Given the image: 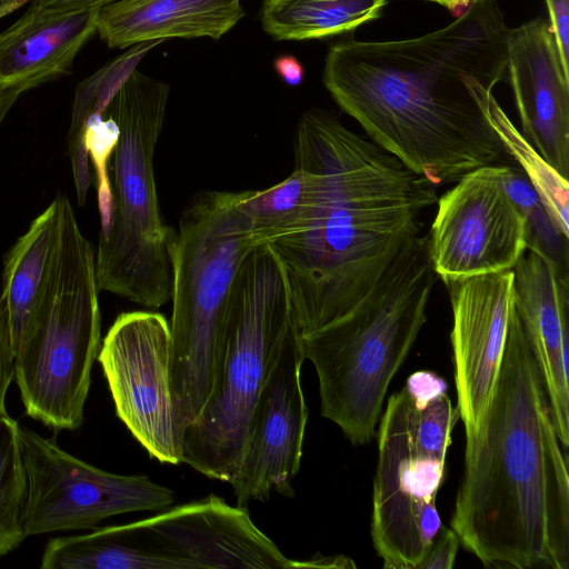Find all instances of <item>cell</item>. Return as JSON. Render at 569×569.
Listing matches in <instances>:
<instances>
[{
    "mask_svg": "<svg viewBox=\"0 0 569 569\" xmlns=\"http://www.w3.org/2000/svg\"><path fill=\"white\" fill-rule=\"evenodd\" d=\"M497 0H473L439 30L416 38L328 48L322 82L368 138L433 186L512 161L486 101L507 77L508 34Z\"/></svg>",
    "mask_w": 569,
    "mask_h": 569,
    "instance_id": "6da1fadb",
    "label": "cell"
},
{
    "mask_svg": "<svg viewBox=\"0 0 569 569\" xmlns=\"http://www.w3.org/2000/svg\"><path fill=\"white\" fill-rule=\"evenodd\" d=\"M295 166L321 176V194L306 228L270 246L287 274L301 336L343 317L376 286L437 203L436 186L406 168L326 109L302 112Z\"/></svg>",
    "mask_w": 569,
    "mask_h": 569,
    "instance_id": "7a4b0ae2",
    "label": "cell"
},
{
    "mask_svg": "<svg viewBox=\"0 0 569 569\" xmlns=\"http://www.w3.org/2000/svg\"><path fill=\"white\" fill-rule=\"evenodd\" d=\"M450 528L485 567L569 568L567 449L513 303L490 403L466 437Z\"/></svg>",
    "mask_w": 569,
    "mask_h": 569,
    "instance_id": "3957f363",
    "label": "cell"
},
{
    "mask_svg": "<svg viewBox=\"0 0 569 569\" xmlns=\"http://www.w3.org/2000/svg\"><path fill=\"white\" fill-rule=\"evenodd\" d=\"M436 282L427 236L409 238L347 315L301 336L317 372L321 415L353 445L368 443L388 387L427 320Z\"/></svg>",
    "mask_w": 569,
    "mask_h": 569,
    "instance_id": "277c9868",
    "label": "cell"
},
{
    "mask_svg": "<svg viewBox=\"0 0 569 569\" xmlns=\"http://www.w3.org/2000/svg\"><path fill=\"white\" fill-rule=\"evenodd\" d=\"M241 197L242 191L196 192L176 230L170 385L181 438L211 395L231 287L242 261L258 247Z\"/></svg>",
    "mask_w": 569,
    "mask_h": 569,
    "instance_id": "5b68a950",
    "label": "cell"
},
{
    "mask_svg": "<svg viewBox=\"0 0 569 569\" xmlns=\"http://www.w3.org/2000/svg\"><path fill=\"white\" fill-rule=\"evenodd\" d=\"M169 92L167 82L133 69L107 108L119 138L109 164L112 216L99 233L97 281L100 290L151 309L167 303L172 290L177 231L161 216L153 171Z\"/></svg>",
    "mask_w": 569,
    "mask_h": 569,
    "instance_id": "8992f818",
    "label": "cell"
},
{
    "mask_svg": "<svg viewBox=\"0 0 569 569\" xmlns=\"http://www.w3.org/2000/svg\"><path fill=\"white\" fill-rule=\"evenodd\" d=\"M295 326L284 267L270 244L258 246L234 277L219 370L206 406L183 431L182 463L233 480L253 407Z\"/></svg>",
    "mask_w": 569,
    "mask_h": 569,
    "instance_id": "52a82bcc",
    "label": "cell"
},
{
    "mask_svg": "<svg viewBox=\"0 0 569 569\" xmlns=\"http://www.w3.org/2000/svg\"><path fill=\"white\" fill-rule=\"evenodd\" d=\"M438 373L419 370L380 416L371 539L386 569H420L441 520L436 506L459 419Z\"/></svg>",
    "mask_w": 569,
    "mask_h": 569,
    "instance_id": "ba28073f",
    "label": "cell"
},
{
    "mask_svg": "<svg viewBox=\"0 0 569 569\" xmlns=\"http://www.w3.org/2000/svg\"><path fill=\"white\" fill-rule=\"evenodd\" d=\"M99 290L92 246L71 203L60 194L50 281L13 360L27 415L54 430H76L83 422L91 369L101 347Z\"/></svg>",
    "mask_w": 569,
    "mask_h": 569,
    "instance_id": "9c48e42d",
    "label": "cell"
},
{
    "mask_svg": "<svg viewBox=\"0 0 569 569\" xmlns=\"http://www.w3.org/2000/svg\"><path fill=\"white\" fill-rule=\"evenodd\" d=\"M27 475V537L93 528L107 518L172 507L174 492L144 476L101 470L63 450L54 440L19 427Z\"/></svg>",
    "mask_w": 569,
    "mask_h": 569,
    "instance_id": "30bf717a",
    "label": "cell"
},
{
    "mask_svg": "<svg viewBox=\"0 0 569 569\" xmlns=\"http://www.w3.org/2000/svg\"><path fill=\"white\" fill-rule=\"evenodd\" d=\"M119 419L151 458L179 465V433L170 385L171 336L153 311L120 313L97 357Z\"/></svg>",
    "mask_w": 569,
    "mask_h": 569,
    "instance_id": "8fae6325",
    "label": "cell"
},
{
    "mask_svg": "<svg viewBox=\"0 0 569 569\" xmlns=\"http://www.w3.org/2000/svg\"><path fill=\"white\" fill-rule=\"evenodd\" d=\"M428 240L441 279L511 270L527 251V221L493 166L466 173L437 200Z\"/></svg>",
    "mask_w": 569,
    "mask_h": 569,
    "instance_id": "7c38bea8",
    "label": "cell"
},
{
    "mask_svg": "<svg viewBox=\"0 0 569 569\" xmlns=\"http://www.w3.org/2000/svg\"><path fill=\"white\" fill-rule=\"evenodd\" d=\"M301 335H287L249 421L240 462L230 482L237 505L267 501L271 492L293 497L308 421L300 372L305 361Z\"/></svg>",
    "mask_w": 569,
    "mask_h": 569,
    "instance_id": "4fadbf2b",
    "label": "cell"
},
{
    "mask_svg": "<svg viewBox=\"0 0 569 569\" xmlns=\"http://www.w3.org/2000/svg\"><path fill=\"white\" fill-rule=\"evenodd\" d=\"M441 280L452 310L450 342L456 408L468 437L482 421L501 367L513 303V271Z\"/></svg>",
    "mask_w": 569,
    "mask_h": 569,
    "instance_id": "5bb4252c",
    "label": "cell"
},
{
    "mask_svg": "<svg viewBox=\"0 0 569 569\" xmlns=\"http://www.w3.org/2000/svg\"><path fill=\"white\" fill-rule=\"evenodd\" d=\"M140 521L188 569L295 568V560L253 523L246 507L214 495Z\"/></svg>",
    "mask_w": 569,
    "mask_h": 569,
    "instance_id": "9a60e30c",
    "label": "cell"
},
{
    "mask_svg": "<svg viewBox=\"0 0 569 569\" xmlns=\"http://www.w3.org/2000/svg\"><path fill=\"white\" fill-rule=\"evenodd\" d=\"M507 77L521 134L563 178L569 174V72L549 20L531 19L508 34Z\"/></svg>",
    "mask_w": 569,
    "mask_h": 569,
    "instance_id": "2e32d148",
    "label": "cell"
},
{
    "mask_svg": "<svg viewBox=\"0 0 569 569\" xmlns=\"http://www.w3.org/2000/svg\"><path fill=\"white\" fill-rule=\"evenodd\" d=\"M513 271V307L540 369L559 439L569 445L568 274L542 253L527 249Z\"/></svg>",
    "mask_w": 569,
    "mask_h": 569,
    "instance_id": "e0dca14e",
    "label": "cell"
},
{
    "mask_svg": "<svg viewBox=\"0 0 569 569\" xmlns=\"http://www.w3.org/2000/svg\"><path fill=\"white\" fill-rule=\"evenodd\" d=\"M99 9L59 11L30 4L0 32V86L23 93L67 73L97 32Z\"/></svg>",
    "mask_w": 569,
    "mask_h": 569,
    "instance_id": "ac0fdd59",
    "label": "cell"
},
{
    "mask_svg": "<svg viewBox=\"0 0 569 569\" xmlns=\"http://www.w3.org/2000/svg\"><path fill=\"white\" fill-rule=\"evenodd\" d=\"M244 14L241 0H118L99 9L97 32L112 49L169 38L218 40Z\"/></svg>",
    "mask_w": 569,
    "mask_h": 569,
    "instance_id": "d6986e66",
    "label": "cell"
},
{
    "mask_svg": "<svg viewBox=\"0 0 569 569\" xmlns=\"http://www.w3.org/2000/svg\"><path fill=\"white\" fill-rule=\"evenodd\" d=\"M60 232V194L7 253L2 272L13 352L34 322L50 281Z\"/></svg>",
    "mask_w": 569,
    "mask_h": 569,
    "instance_id": "ffe728a7",
    "label": "cell"
},
{
    "mask_svg": "<svg viewBox=\"0 0 569 569\" xmlns=\"http://www.w3.org/2000/svg\"><path fill=\"white\" fill-rule=\"evenodd\" d=\"M42 569H188L141 521L56 537L43 549Z\"/></svg>",
    "mask_w": 569,
    "mask_h": 569,
    "instance_id": "44dd1931",
    "label": "cell"
},
{
    "mask_svg": "<svg viewBox=\"0 0 569 569\" xmlns=\"http://www.w3.org/2000/svg\"><path fill=\"white\" fill-rule=\"evenodd\" d=\"M389 0H263L260 22L274 40L326 39L378 19Z\"/></svg>",
    "mask_w": 569,
    "mask_h": 569,
    "instance_id": "7402d4cb",
    "label": "cell"
},
{
    "mask_svg": "<svg viewBox=\"0 0 569 569\" xmlns=\"http://www.w3.org/2000/svg\"><path fill=\"white\" fill-rule=\"evenodd\" d=\"M321 194V176L295 166L291 174L262 190H243L241 207L248 216L257 246L301 232L311 220Z\"/></svg>",
    "mask_w": 569,
    "mask_h": 569,
    "instance_id": "603a6c76",
    "label": "cell"
},
{
    "mask_svg": "<svg viewBox=\"0 0 569 569\" xmlns=\"http://www.w3.org/2000/svg\"><path fill=\"white\" fill-rule=\"evenodd\" d=\"M161 42L162 40H152L130 47L128 52L110 61L77 88L68 141L77 198L81 206L86 202L91 181L83 123L90 114L106 112L126 77L136 69L148 51Z\"/></svg>",
    "mask_w": 569,
    "mask_h": 569,
    "instance_id": "cb8c5ba5",
    "label": "cell"
},
{
    "mask_svg": "<svg viewBox=\"0 0 569 569\" xmlns=\"http://www.w3.org/2000/svg\"><path fill=\"white\" fill-rule=\"evenodd\" d=\"M485 110L506 151L518 166L543 203L558 231L569 236V183L551 167L513 126L493 94L486 101Z\"/></svg>",
    "mask_w": 569,
    "mask_h": 569,
    "instance_id": "d4e9b609",
    "label": "cell"
},
{
    "mask_svg": "<svg viewBox=\"0 0 569 569\" xmlns=\"http://www.w3.org/2000/svg\"><path fill=\"white\" fill-rule=\"evenodd\" d=\"M19 427L7 411L0 415V557L16 549L27 538L28 483Z\"/></svg>",
    "mask_w": 569,
    "mask_h": 569,
    "instance_id": "484cf974",
    "label": "cell"
},
{
    "mask_svg": "<svg viewBox=\"0 0 569 569\" xmlns=\"http://www.w3.org/2000/svg\"><path fill=\"white\" fill-rule=\"evenodd\" d=\"M499 182L527 221L528 247L551 260L559 272L568 274V238L555 227L535 188L518 166L495 164Z\"/></svg>",
    "mask_w": 569,
    "mask_h": 569,
    "instance_id": "4316f807",
    "label": "cell"
},
{
    "mask_svg": "<svg viewBox=\"0 0 569 569\" xmlns=\"http://www.w3.org/2000/svg\"><path fill=\"white\" fill-rule=\"evenodd\" d=\"M14 352L11 340L9 313L3 296H0V415L6 410L4 401L13 379Z\"/></svg>",
    "mask_w": 569,
    "mask_h": 569,
    "instance_id": "83f0119b",
    "label": "cell"
},
{
    "mask_svg": "<svg viewBox=\"0 0 569 569\" xmlns=\"http://www.w3.org/2000/svg\"><path fill=\"white\" fill-rule=\"evenodd\" d=\"M459 538L451 528L441 526L420 569H451L459 549Z\"/></svg>",
    "mask_w": 569,
    "mask_h": 569,
    "instance_id": "f1b7e54d",
    "label": "cell"
},
{
    "mask_svg": "<svg viewBox=\"0 0 569 569\" xmlns=\"http://www.w3.org/2000/svg\"><path fill=\"white\" fill-rule=\"evenodd\" d=\"M549 23L565 69L569 72V0H546Z\"/></svg>",
    "mask_w": 569,
    "mask_h": 569,
    "instance_id": "f546056e",
    "label": "cell"
},
{
    "mask_svg": "<svg viewBox=\"0 0 569 569\" xmlns=\"http://www.w3.org/2000/svg\"><path fill=\"white\" fill-rule=\"evenodd\" d=\"M273 68L277 76L288 86L297 87L305 79V68L293 56H279L273 62Z\"/></svg>",
    "mask_w": 569,
    "mask_h": 569,
    "instance_id": "4dcf8cb0",
    "label": "cell"
},
{
    "mask_svg": "<svg viewBox=\"0 0 569 569\" xmlns=\"http://www.w3.org/2000/svg\"><path fill=\"white\" fill-rule=\"evenodd\" d=\"M118 0H30L32 6L59 11L100 9Z\"/></svg>",
    "mask_w": 569,
    "mask_h": 569,
    "instance_id": "1f68e13d",
    "label": "cell"
},
{
    "mask_svg": "<svg viewBox=\"0 0 569 569\" xmlns=\"http://www.w3.org/2000/svg\"><path fill=\"white\" fill-rule=\"evenodd\" d=\"M296 568H355L353 561L343 556L319 557L295 562Z\"/></svg>",
    "mask_w": 569,
    "mask_h": 569,
    "instance_id": "d6a6232c",
    "label": "cell"
},
{
    "mask_svg": "<svg viewBox=\"0 0 569 569\" xmlns=\"http://www.w3.org/2000/svg\"><path fill=\"white\" fill-rule=\"evenodd\" d=\"M20 96L21 93L18 90L10 88L3 96V98L0 100V126L3 119L6 118L7 113Z\"/></svg>",
    "mask_w": 569,
    "mask_h": 569,
    "instance_id": "836d02e7",
    "label": "cell"
},
{
    "mask_svg": "<svg viewBox=\"0 0 569 569\" xmlns=\"http://www.w3.org/2000/svg\"><path fill=\"white\" fill-rule=\"evenodd\" d=\"M30 0H1L0 1V19L14 12Z\"/></svg>",
    "mask_w": 569,
    "mask_h": 569,
    "instance_id": "e575fe53",
    "label": "cell"
},
{
    "mask_svg": "<svg viewBox=\"0 0 569 569\" xmlns=\"http://www.w3.org/2000/svg\"><path fill=\"white\" fill-rule=\"evenodd\" d=\"M433 2H437L441 6H445L451 11L455 12H463L466 8L473 1V0H430Z\"/></svg>",
    "mask_w": 569,
    "mask_h": 569,
    "instance_id": "d590c367",
    "label": "cell"
},
{
    "mask_svg": "<svg viewBox=\"0 0 569 569\" xmlns=\"http://www.w3.org/2000/svg\"><path fill=\"white\" fill-rule=\"evenodd\" d=\"M9 89L10 88H4L0 86V100L3 98V96L7 93Z\"/></svg>",
    "mask_w": 569,
    "mask_h": 569,
    "instance_id": "8d00e7d4",
    "label": "cell"
}]
</instances>
